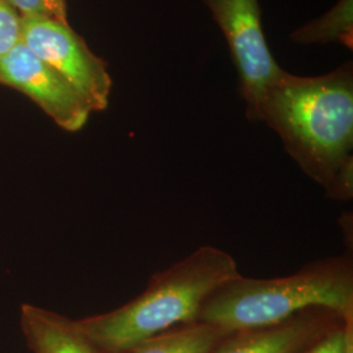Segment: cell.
Returning a JSON list of instances; mask_svg holds the SVG:
<instances>
[{
    "label": "cell",
    "instance_id": "obj_1",
    "mask_svg": "<svg viewBox=\"0 0 353 353\" xmlns=\"http://www.w3.org/2000/svg\"><path fill=\"white\" fill-rule=\"evenodd\" d=\"M259 122L335 201L353 196V68L351 62L319 76L284 72L268 89Z\"/></svg>",
    "mask_w": 353,
    "mask_h": 353
},
{
    "label": "cell",
    "instance_id": "obj_2",
    "mask_svg": "<svg viewBox=\"0 0 353 353\" xmlns=\"http://www.w3.org/2000/svg\"><path fill=\"white\" fill-rule=\"evenodd\" d=\"M229 252L204 245L152 276L138 297L112 312L75 321L103 353H123L168 330L198 322L204 303L240 276Z\"/></svg>",
    "mask_w": 353,
    "mask_h": 353
},
{
    "label": "cell",
    "instance_id": "obj_3",
    "mask_svg": "<svg viewBox=\"0 0 353 353\" xmlns=\"http://www.w3.org/2000/svg\"><path fill=\"white\" fill-rule=\"evenodd\" d=\"M310 309L353 316V265L348 256L326 258L294 274L230 280L204 303L198 322L228 332L267 327Z\"/></svg>",
    "mask_w": 353,
    "mask_h": 353
},
{
    "label": "cell",
    "instance_id": "obj_4",
    "mask_svg": "<svg viewBox=\"0 0 353 353\" xmlns=\"http://www.w3.org/2000/svg\"><path fill=\"white\" fill-rule=\"evenodd\" d=\"M220 28L240 76L246 117L259 122L265 93L285 72L271 54L258 0H203Z\"/></svg>",
    "mask_w": 353,
    "mask_h": 353
},
{
    "label": "cell",
    "instance_id": "obj_5",
    "mask_svg": "<svg viewBox=\"0 0 353 353\" xmlns=\"http://www.w3.org/2000/svg\"><path fill=\"white\" fill-rule=\"evenodd\" d=\"M21 42L75 90L92 113L108 109L113 85L108 64L68 23L21 19Z\"/></svg>",
    "mask_w": 353,
    "mask_h": 353
},
{
    "label": "cell",
    "instance_id": "obj_6",
    "mask_svg": "<svg viewBox=\"0 0 353 353\" xmlns=\"http://www.w3.org/2000/svg\"><path fill=\"white\" fill-rule=\"evenodd\" d=\"M0 84L26 94L68 132L80 131L92 114L75 90L23 42L0 62Z\"/></svg>",
    "mask_w": 353,
    "mask_h": 353
},
{
    "label": "cell",
    "instance_id": "obj_7",
    "mask_svg": "<svg viewBox=\"0 0 353 353\" xmlns=\"http://www.w3.org/2000/svg\"><path fill=\"white\" fill-rule=\"evenodd\" d=\"M343 321L325 309H310L274 326L230 332L211 353H303Z\"/></svg>",
    "mask_w": 353,
    "mask_h": 353
},
{
    "label": "cell",
    "instance_id": "obj_8",
    "mask_svg": "<svg viewBox=\"0 0 353 353\" xmlns=\"http://www.w3.org/2000/svg\"><path fill=\"white\" fill-rule=\"evenodd\" d=\"M21 330L33 353H103L77 328L75 321L24 303Z\"/></svg>",
    "mask_w": 353,
    "mask_h": 353
},
{
    "label": "cell",
    "instance_id": "obj_9",
    "mask_svg": "<svg viewBox=\"0 0 353 353\" xmlns=\"http://www.w3.org/2000/svg\"><path fill=\"white\" fill-rule=\"evenodd\" d=\"M227 330L205 322H194L168 330L123 353H211Z\"/></svg>",
    "mask_w": 353,
    "mask_h": 353
},
{
    "label": "cell",
    "instance_id": "obj_10",
    "mask_svg": "<svg viewBox=\"0 0 353 353\" xmlns=\"http://www.w3.org/2000/svg\"><path fill=\"white\" fill-rule=\"evenodd\" d=\"M290 38L300 45L341 43L352 49L353 0H339L325 14L294 30Z\"/></svg>",
    "mask_w": 353,
    "mask_h": 353
},
{
    "label": "cell",
    "instance_id": "obj_11",
    "mask_svg": "<svg viewBox=\"0 0 353 353\" xmlns=\"http://www.w3.org/2000/svg\"><path fill=\"white\" fill-rule=\"evenodd\" d=\"M21 19L38 17L68 23L65 0H7Z\"/></svg>",
    "mask_w": 353,
    "mask_h": 353
},
{
    "label": "cell",
    "instance_id": "obj_12",
    "mask_svg": "<svg viewBox=\"0 0 353 353\" xmlns=\"http://www.w3.org/2000/svg\"><path fill=\"white\" fill-rule=\"evenodd\" d=\"M21 42V17L7 0H0V62Z\"/></svg>",
    "mask_w": 353,
    "mask_h": 353
},
{
    "label": "cell",
    "instance_id": "obj_13",
    "mask_svg": "<svg viewBox=\"0 0 353 353\" xmlns=\"http://www.w3.org/2000/svg\"><path fill=\"white\" fill-rule=\"evenodd\" d=\"M344 321L331 328L303 353H344Z\"/></svg>",
    "mask_w": 353,
    "mask_h": 353
},
{
    "label": "cell",
    "instance_id": "obj_14",
    "mask_svg": "<svg viewBox=\"0 0 353 353\" xmlns=\"http://www.w3.org/2000/svg\"><path fill=\"white\" fill-rule=\"evenodd\" d=\"M344 353H353V316L344 321Z\"/></svg>",
    "mask_w": 353,
    "mask_h": 353
}]
</instances>
